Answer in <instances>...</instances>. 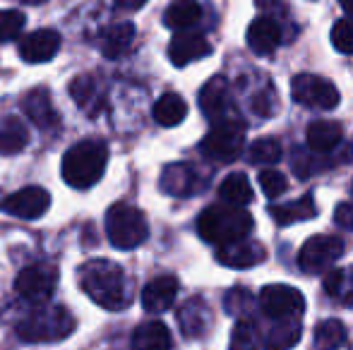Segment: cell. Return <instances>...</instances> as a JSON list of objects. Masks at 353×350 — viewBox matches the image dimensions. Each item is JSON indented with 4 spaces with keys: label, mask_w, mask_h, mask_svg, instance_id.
<instances>
[{
    "label": "cell",
    "mask_w": 353,
    "mask_h": 350,
    "mask_svg": "<svg viewBox=\"0 0 353 350\" xmlns=\"http://www.w3.org/2000/svg\"><path fill=\"white\" fill-rule=\"evenodd\" d=\"M24 29V14L19 10H0V43L12 41Z\"/></svg>",
    "instance_id": "35"
},
{
    "label": "cell",
    "mask_w": 353,
    "mask_h": 350,
    "mask_svg": "<svg viewBox=\"0 0 353 350\" xmlns=\"http://www.w3.org/2000/svg\"><path fill=\"white\" fill-rule=\"evenodd\" d=\"M14 288L22 295L27 303L34 305H46L53 298L58 288V269L48 262H37L29 264L19 271L17 281H14Z\"/></svg>",
    "instance_id": "7"
},
{
    "label": "cell",
    "mask_w": 353,
    "mask_h": 350,
    "mask_svg": "<svg viewBox=\"0 0 353 350\" xmlns=\"http://www.w3.org/2000/svg\"><path fill=\"white\" fill-rule=\"evenodd\" d=\"M332 43L339 53L353 56V19H339L332 27Z\"/></svg>",
    "instance_id": "36"
},
{
    "label": "cell",
    "mask_w": 353,
    "mask_h": 350,
    "mask_svg": "<svg viewBox=\"0 0 353 350\" xmlns=\"http://www.w3.org/2000/svg\"><path fill=\"white\" fill-rule=\"evenodd\" d=\"M135 350H173V336L166 324L161 322H147L140 324L132 336Z\"/></svg>",
    "instance_id": "26"
},
{
    "label": "cell",
    "mask_w": 353,
    "mask_h": 350,
    "mask_svg": "<svg viewBox=\"0 0 353 350\" xmlns=\"http://www.w3.org/2000/svg\"><path fill=\"white\" fill-rule=\"evenodd\" d=\"M281 156H283V149L274 137H262V140H257L255 144L250 146V161L252 164L274 166L281 161Z\"/></svg>",
    "instance_id": "34"
},
{
    "label": "cell",
    "mask_w": 353,
    "mask_h": 350,
    "mask_svg": "<svg viewBox=\"0 0 353 350\" xmlns=\"http://www.w3.org/2000/svg\"><path fill=\"white\" fill-rule=\"evenodd\" d=\"M106 235L113 248L135 250L149 238V223L137 206L113 204L106 214Z\"/></svg>",
    "instance_id": "5"
},
{
    "label": "cell",
    "mask_w": 353,
    "mask_h": 350,
    "mask_svg": "<svg viewBox=\"0 0 353 350\" xmlns=\"http://www.w3.org/2000/svg\"><path fill=\"white\" fill-rule=\"evenodd\" d=\"M272 219L279 226H291V223H301V221H310L317 216V206L312 195H303L301 199L288 201V204L279 206H270Z\"/></svg>",
    "instance_id": "25"
},
{
    "label": "cell",
    "mask_w": 353,
    "mask_h": 350,
    "mask_svg": "<svg viewBox=\"0 0 353 350\" xmlns=\"http://www.w3.org/2000/svg\"><path fill=\"white\" fill-rule=\"evenodd\" d=\"M231 106V89H228V82L223 77H212L200 91V108L207 118L216 120V118H223V113Z\"/></svg>",
    "instance_id": "23"
},
{
    "label": "cell",
    "mask_w": 353,
    "mask_h": 350,
    "mask_svg": "<svg viewBox=\"0 0 353 350\" xmlns=\"http://www.w3.org/2000/svg\"><path fill=\"white\" fill-rule=\"evenodd\" d=\"M79 285L99 307L121 312L132 303L125 271L108 259H92L79 269Z\"/></svg>",
    "instance_id": "1"
},
{
    "label": "cell",
    "mask_w": 353,
    "mask_h": 350,
    "mask_svg": "<svg viewBox=\"0 0 353 350\" xmlns=\"http://www.w3.org/2000/svg\"><path fill=\"white\" fill-rule=\"evenodd\" d=\"M29 132L17 118L12 116H0V154L12 156L27 146Z\"/></svg>",
    "instance_id": "27"
},
{
    "label": "cell",
    "mask_w": 353,
    "mask_h": 350,
    "mask_svg": "<svg viewBox=\"0 0 353 350\" xmlns=\"http://www.w3.org/2000/svg\"><path fill=\"white\" fill-rule=\"evenodd\" d=\"M291 166L298 173V177L305 180V177H310V173L315 171V156H307L305 149H296V156H293Z\"/></svg>",
    "instance_id": "39"
},
{
    "label": "cell",
    "mask_w": 353,
    "mask_h": 350,
    "mask_svg": "<svg viewBox=\"0 0 353 350\" xmlns=\"http://www.w3.org/2000/svg\"><path fill=\"white\" fill-rule=\"evenodd\" d=\"M301 324L293 322V319H281L265 338V350H288L301 341Z\"/></svg>",
    "instance_id": "30"
},
{
    "label": "cell",
    "mask_w": 353,
    "mask_h": 350,
    "mask_svg": "<svg viewBox=\"0 0 353 350\" xmlns=\"http://www.w3.org/2000/svg\"><path fill=\"white\" fill-rule=\"evenodd\" d=\"M188 116V103L183 101L178 94H163L157 103H154V120L161 127H176L185 120Z\"/></svg>",
    "instance_id": "28"
},
{
    "label": "cell",
    "mask_w": 353,
    "mask_h": 350,
    "mask_svg": "<svg viewBox=\"0 0 353 350\" xmlns=\"http://www.w3.org/2000/svg\"><path fill=\"white\" fill-rule=\"evenodd\" d=\"M325 290L332 298H344L353 305V269H330L325 276Z\"/></svg>",
    "instance_id": "32"
},
{
    "label": "cell",
    "mask_w": 353,
    "mask_h": 350,
    "mask_svg": "<svg viewBox=\"0 0 353 350\" xmlns=\"http://www.w3.org/2000/svg\"><path fill=\"white\" fill-rule=\"evenodd\" d=\"M334 223L339 226V228L351 230V233H353V204H351V201H341V204H336Z\"/></svg>",
    "instance_id": "41"
},
{
    "label": "cell",
    "mask_w": 353,
    "mask_h": 350,
    "mask_svg": "<svg viewBox=\"0 0 353 350\" xmlns=\"http://www.w3.org/2000/svg\"><path fill=\"white\" fill-rule=\"evenodd\" d=\"M243 146H245V125L238 120H221L216 122V127L207 132V137L200 144V151L210 161L231 164L243 154Z\"/></svg>",
    "instance_id": "6"
},
{
    "label": "cell",
    "mask_w": 353,
    "mask_h": 350,
    "mask_svg": "<svg viewBox=\"0 0 353 350\" xmlns=\"http://www.w3.org/2000/svg\"><path fill=\"white\" fill-rule=\"evenodd\" d=\"M22 111L39 130L48 132V130H53V127H58V122H61L58 120V111L53 108L51 94H48V89H43V87L32 89V91L24 96Z\"/></svg>",
    "instance_id": "16"
},
{
    "label": "cell",
    "mask_w": 353,
    "mask_h": 350,
    "mask_svg": "<svg viewBox=\"0 0 353 350\" xmlns=\"http://www.w3.org/2000/svg\"><path fill=\"white\" fill-rule=\"evenodd\" d=\"M245 300H250L245 288H233L231 293L226 295L223 305H226V312L228 314H236V312H245Z\"/></svg>",
    "instance_id": "40"
},
{
    "label": "cell",
    "mask_w": 353,
    "mask_h": 350,
    "mask_svg": "<svg viewBox=\"0 0 353 350\" xmlns=\"http://www.w3.org/2000/svg\"><path fill=\"white\" fill-rule=\"evenodd\" d=\"M147 0H116V5L121 10H140Z\"/></svg>",
    "instance_id": "43"
},
{
    "label": "cell",
    "mask_w": 353,
    "mask_h": 350,
    "mask_svg": "<svg viewBox=\"0 0 353 350\" xmlns=\"http://www.w3.org/2000/svg\"><path fill=\"white\" fill-rule=\"evenodd\" d=\"M178 295V281L173 276H159V278L149 281L142 290V307L152 314H161L171 309Z\"/></svg>",
    "instance_id": "20"
},
{
    "label": "cell",
    "mask_w": 353,
    "mask_h": 350,
    "mask_svg": "<svg viewBox=\"0 0 353 350\" xmlns=\"http://www.w3.org/2000/svg\"><path fill=\"white\" fill-rule=\"evenodd\" d=\"M74 331V317L63 305L39 307L17 324V336L27 343H56Z\"/></svg>",
    "instance_id": "4"
},
{
    "label": "cell",
    "mask_w": 353,
    "mask_h": 350,
    "mask_svg": "<svg viewBox=\"0 0 353 350\" xmlns=\"http://www.w3.org/2000/svg\"><path fill=\"white\" fill-rule=\"evenodd\" d=\"M212 53V46L202 34L178 32L173 41L168 43V58L176 67H183L188 63H195L200 58H207Z\"/></svg>",
    "instance_id": "14"
},
{
    "label": "cell",
    "mask_w": 353,
    "mask_h": 350,
    "mask_svg": "<svg viewBox=\"0 0 353 350\" xmlns=\"http://www.w3.org/2000/svg\"><path fill=\"white\" fill-rule=\"evenodd\" d=\"M219 195L226 204L233 206H248L252 201V185L245 173H231L223 177L219 185Z\"/></svg>",
    "instance_id": "29"
},
{
    "label": "cell",
    "mask_w": 353,
    "mask_h": 350,
    "mask_svg": "<svg viewBox=\"0 0 353 350\" xmlns=\"http://www.w3.org/2000/svg\"><path fill=\"white\" fill-rule=\"evenodd\" d=\"M70 96L74 98L77 108L87 113L89 118H97L106 106V94H103L101 82L94 75H79L70 82Z\"/></svg>",
    "instance_id": "13"
},
{
    "label": "cell",
    "mask_w": 353,
    "mask_h": 350,
    "mask_svg": "<svg viewBox=\"0 0 353 350\" xmlns=\"http://www.w3.org/2000/svg\"><path fill=\"white\" fill-rule=\"evenodd\" d=\"M344 254V240L336 235H315L301 248L298 266L303 274H325Z\"/></svg>",
    "instance_id": "8"
},
{
    "label": "cell",
    "mask_w": 353,
    "mask_h": 350,
    "mask_svg": "<svg viewBox=\"0 0 353 350\" xmlns=\"http://www.w3.org/2000/svg\"><path fill=\"white\" fill-rule=\"evenodd\" d=\"M260 348V333L252 319L243 317L236 322L231 333V350H257Z\"/></svg>",
    "instance_id": "33"
},
{
    "label": "cell",
    "mask_w": 353,
    "mask_h": 350,
    "mask_svg": "<svg viewBox=\"0 0 353 350\" xmlns=\"http://www.w3.org/2000/svg\"><path fill=\"white\" fill-rule=\"evenodd\" d=\"M346 343V327L339 319L320 322L315 329V346L320 350H339Z\"/></svg>",
    "instance_id": "31"
},
{
    "label": "cell",
    "mask_w": 353,
    "mask_h": 350,
    "mask_svg": "<svg viewBox=\"0 0 353 350\" xmlns=\"http://www.w3.org/2000/svg\"><path fill=\"white\" fill-rule=\"evenodd\" d=\"M307 149L312 154H330L334 151L336 146L341 144L344 140V130H341L339 122H332V120H315L307 125Z\"/></svg>",
    "instance_id": "22"
},
{
    "label": "cell",
    "mask_w": 353,
    "mask_h": 350,
    "mask_svg": "<svg viewBox=\"0 0 353 350\" xmlns=\"http://www.w3.org/2000/svg\"><path fill=\"white\" fill-rule=\"evenodd\" d=\"M61 51V34L56 29H39L19 41V58L29 65L48 63Z\"/></svg>",
    "instance_id": "12"
},
{
    "label": "cell",
    "mask_w": 353,
    "mask_h": 350,
    "mask_svg": "<svg viewBox=\"0 0 353 350\" xmlns=\"http://www.w3.org/2000/svg\"><path fill=\"white\" fill-rule=\"evenodd\" d=\"M339 5H341V10L346 12V17L353 19V0H339Z\"/></svg>",
    "instance_id": "44"
},
{
    "label": "cell",
    "mask_w": 353,
    "mask_h": 350,
    "mask_svg": "<svg viewBox=\"0 0 353 350\" xmlns=\"http://www.w3.org/2000/svg\"><path fill=\"white\" fill-rule=\"evenodd\" d=\"M159 187L171 197H192L200 190V175L188 164H171L163 168Z\"/></svg>",
    "instance_id": "18"
},
{
    "label": "cell",
    "mask_w": 353,
    "mask_h": 350,
    "mask_svg": "<svg viewBox=\"0 0 353 350\" xmlns=\"http://www.w3.org/2000/svg\"><path fill=\"white\" fill-rule=\"evenodd\" d=\"M202 19V5L197 0H173L163 12V24L173 32H188Z\"/></svg>",
    "instance_id": "24"
},
{
    "label": "cell",
    "mask_w": 353,
    "mask_h": 350,
    "mask_svg": "<svg viewBox=\"0 0 353 350\" xmlns=\"http://www.w3.org/2000/svg\"><path fill=\"white\" fill-rule=\"evenodd\" d=\"M210 324H212L210 305L202 298H190L178 309V327H181L185 338H202L210 331Z\"/></svg>",
    "instance_id": "19"
},
{
    "label": "cell",
    "mask_w": 353,
    "mask_h": 350,
    "mask_svg": "<svg viewBox=\"0 0 353 350\" xmlns=\"http://www.w3.org/2000/svg\"><path fill=\"white\" fill-rule=\"evenodd\" d=\"M219 264L231 266V269H250V266H257L267 259V250L265 245L252 243V240H241V243L233 245H223L216 252Z\"/></svg>",
    "instance_id": "15"
},
{
    "label": "cell",
    "mask_w": 353,
    "mask_h": 350,
    "mask_svg": "<svg viewBox=\"0 0 353 350\" xmlns=\"http://www.w3.org/2000/svg\"><path fill=\"white\" fill-rule=\"evenodd\" d=\"M252 216L243 206L214 204L207 206L197 219V233L205 243L223 248V245L241 243L250 235Z\"/></svg>",
    "instance_id": "2"
},
{
    "label": "cell",
    "mask_w": 353,
    "mask_h": 350,
    "mask_svg": "<svg viewBox=\"0 0 353 350\" xmlns=\"http://www.w3.org/2000/svg\"><path fill=\"white\" fill-rule=\"evenodd\" d=\"M260 187H262V192H265L270 199H276V197H281L283 192L288 190V180H286V175L279 173V171H272V168H265L260 173Z\"/></svg>",
    "instance_id": "37"
},
{
    "label": "cell",
    "mask_w": 353,
    "mask_h": 350,
    "mask_svg": "<svg viewBox=\"0 0 353 350\" xmlns=\"http://www.w3.org/2000/svg\"><path fill=\"white\" fill-rule=\"evenodd\" d=\"M22 3H27V5H41V3H46V0H22Z\"/></svg>",
    "instance_id": "45"
},
{
    "label": "cell",
    "mask_w": 353,
    "mask_h": 350,
    "mask_svg": "<svg viewBox=\"0 0 353 350\" xmlns=\"http://www.w3.org/2000/svg\"><path fill=\"white\" fill-rule=\"evenodd\" d=\"M248 48L257 56H272L281 43V29L279 22L274 17H257L255 22H250L248 27Z\"/></svg>",
    "instance_id": "17"
},
{
    "label": "cell",
    "mask_w": 353,
    "mask_h": 350,
    "mask_svg": "<svg viewBox=\"0 0 353 350\" xmlns=\"http://www.w3.org/2000/svg\"><path fill=\"white\" fill-rule=\"evenodd\" d=\"M291 94L301 106L315 111H332L339 106V89L317 75H296L291 82Z\"/></svg>",
    "instance_id": "9"
},
{
    "label": "cell",
    "mask_w": 353,
    "mask_h": 350,
    "mask_svg": "<svg viewBox=\"0 0 353 350\" xmlns=\"http://www.w3.org/2000/svg\"><path fill=\"white\" fill-rule=\"evenodd\" d=\"M108 164V149L99 140H84L63 156V180L74 190H89L101 180Z\"/></svg>",
    "instance_id": "3"
},
{
    "label": "cell",
    "mask_w": 353,
    "mask_h": 350,
    "mask_svg": "<svg viewBox=\"0 0 353 350\" xmlns=\"http://www.w3.org/2000/svg\"><path fill=\"white\" fill-rule=\"evenodd\" d=\"M274 98H276V91L270 87H267L265 91L255 94V96H252V103H250L252 113H255V116H262V118L272 116V113H274V106H276Z\"/></svg>",
    "instance_id": "38"
},
{
    "label": "cell",
    "mask_w": 353,
    "mask_h": 350,
    "mask_svg": "<svg viewBox=\"0 0 353 350\" xmlns=\"http://www.w3.org/2000/svg\"><path fill=\"white\" fill-rule=\"evenodd\" d=\"M51 206V195H48L43 187L29 185L17 190L14 195H10L8 199L3 201V209L8 211L10 216H17V219L24 221H34L41 219L43 214Z\"/></svg>",
    "instance_id": "11"
},
{
    "label": "cell",
    "mask_w": 353,
    "mask_h": 350,
    "mask_svg": "<svg viewBox=\"0 0 353 350\" xmlns=\"http://www.w3.org/2000/svg\"><path fill=\"white\" fill-rule=\"evenodd\" d=\"M260 307L265 309L267 317L276 319V322H281V319H296L305 309V298H303L301 290L291 288V285L274 283L262 288Z\"/></svg>",
    "instance_id": "10"
},
{
    "label": "cell",
    "mask_w": 353,
    "mask_h": 350,
    "mask_svg": "<svg viewBox=\"0 0 353 350\" xmlns=\"http://www.w3.org/2000/svg\"><path fill=\"white\" fill-rule=\"evenodd\" d=\"M255 5H257L260 12H265V17L276 19V17H281V14L288 12V8H286L283 0H255Z\"/></svg>",
    "instance_id": "42"
},
{
    "label": "cell",
    "mask_w": 353,
    "mask_h": 350,
    "mask_svg": "<svg viewBox=\"0 0 353 350\" xmlns=\"http://www.w3.org/2000/svg\"><path fill=\"white\" fill-rule=\"evenodd\" d=\"M135 41V24L132 22H118L111 24L108 29H103L101 39H99V48L108 61H116V58L125 56L132 48Z\"/></svg>",
    "instance_id": "21"
}]
</instances>
